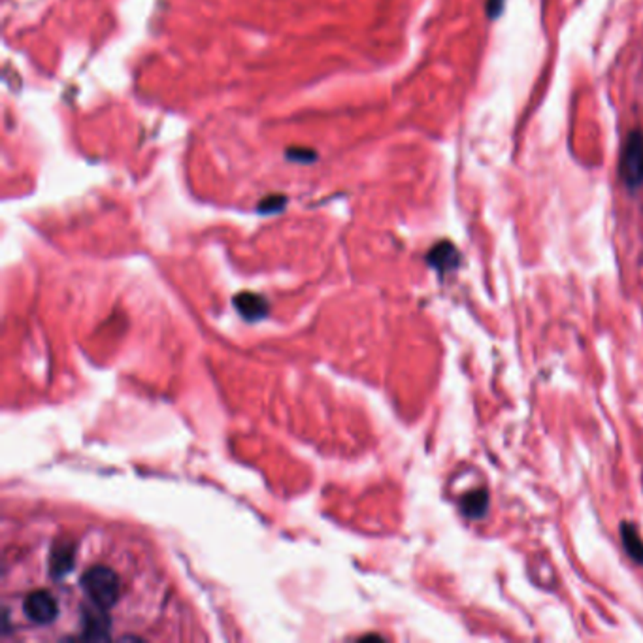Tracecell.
Returning a JSON list of instances; mask_svg holds the SVG:
<instances>
[{
    "instance_id": "6da1fadb",
    "label": "cell",
    "mask_w": 643,
    "mask_h": 643,
    "mask_svg": "<svg viewBox=\"0 0 643 643\" xmlns=\"http://www.w3.org/2000/svg\"><path fill=\"white\" fill-rule=\"evenodd\" d=\"M82 589L94 606L110 610L118 603L121 595V585L118 574L106 566H92L82 576Z\"/></svg>"
},
{
    "instance_id": "7a4b0ae2",
    "label": "cell",
    "mask_w": 643,
    "mask_h": 643,
    "mask_svg": "<svg viewBox=\"0 0 643 643\" xmlns=\"http://www.w3.org/2000/svg\"><path fill=\"white\" fill-rule=\"evenodd\" d=\"M619 172L629 189H639L643 185V135L632 130L622 147Z\"/></svg>"
},
{
    "instance_id": "3957f363",
    "label": "cell",
    "mask_w": 643,
    "mask_h": 643,
    "mask_svg": "<svg viewBox=\"0 0 643 643\" xmlns=\"http://www.w3.org/2000/svg\"><path fill=\"white\" fill-rule=\"evenodd\" d=\"M23 612L34 625L46 627L59 617V603L48 591H32L23 602Z\"/></svg>"
},
{
    "instance_id": "277c9868",
    "label": "cell",
    "mask_w": 643,
    "mask_h": 643,
    "mask_svg": "<svg viewBox=\"0 0 643 643\" xmlns=\"http://www.w3.org/2000/svg\"><path fill=\"white\" fill-rule=\"evenodd\" d=\"M427 262L434 270L451 272L461 267V253L451 242H440L428 251Z\"/></svg>"
},
{
    "instance_id": "5b68a950",
    "label": "cell",
    "mask_w": 643,
    "mask_h": 643,
    "mask_svg": "<svg viewBox=\"0 0 643 643\" xmlns=\"http://www.w3.org/2000/svg\"><path fill=\"white\" fill-rule=\"evenodd\" d=\"M234 306L242 317L248 321H259L267 317L269 302L255 293H240L234 296Z\"/></svg>"
},
{
    "instance_id": "8992f818",
    "label": "cell",
    "mask_w": 643,
    "mask_h": 643,
    "mask_svg": "<svg viewBox=\"0 0 643 643\" xmlns=\"http://www.w3.org/2000/svg\"><path fill=\"white\" fill-rule=\"evenodd\" d=\"M74 566V545L70 542H59L49 553V572L55 577L66 576Z\"/></svg>"
},
{
    "instance_id": "52a82bcc",
    "label": "cell",
    "mask_w": 643,
    "mask_h": 643,
    "mask_svg": "<svg viewBox=\"0 0 643 643\" xmlns=\"http://www.w3.org/2000/svg\"><path fill=\"white\" fill-rule=\"evenodd\" d=\"M489 493L485 489L470 490L461 498V512L468 519H483L489 514Z\"/></svg>"
},
{
    "instance_id": "ba28073f",
    "label": "cell",
    "mask_w": 643,
    "mask_h": 643,
    "mask_svg": "<svg viewBox=\"0 0 643 643\" xmlns=\"http://www.w3.org/2000/svg\"><path fill=\"white\" fill-rule=\"evenodd\" d=\"M619 533H621V542H622V547H625L627 555L636 564L643 566V540L638 533V528L629 521H622L619 526Z\"/></svg>"
},
{
    "instance_id": "9c48e42d",
    "label": "cell",
    "mask_w": 643,
    "mask_h": 643,
    "mask_svg": "<svg viewBox=\"0 0 643 643\" xmlns=\"http://www.w3.org/2000/svg\"><path fill=\"white\" fill-rule=\"evenodd\" d=\"M84 638L87 639H106L108 638V619L104 613L89 612L84 622Z\"/></svg>"
},
{
    "instance_id": "30bf717a",
    "label": "cell",
    "mask_w": 643,
    "mask_h": 643,
    "mask_svg": "<svg viewBox=\"0 0 643 643\" xmlns=\"http://www.w3.org/2000/svg\"><path fill=\"white\" fill-rule=\"evenodd\" d=\"M506 0H487V17L489 19H498L504 12Z\"/></svg>"
}]
</instances>
